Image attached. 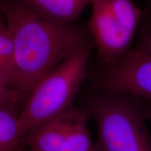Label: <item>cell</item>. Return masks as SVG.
<instances>
[{
	"mask_svg": "<svg viewBox=\"0 0 151 151\" xmlns=\"http://www.w3.org/2000/svg\"><path fill=\"white\" fill-rule=\"evenodd\" d=\"M20 140L19 114L14 106L0 104V151H16Z\"/></svg>",
	"mask_w": 151,
	"mask_h": 151,
	"instance_id": "cell-8",
	"label": "cell"
},
{
	"mask_svg": "<svg viewBox=\"0 0 151 151\" xmlns=\"http://www.w3.org/2000/svg\"><path fill=\"white\" fill-rule=\"evenodd\" d=\"M1 16L2 14L0 11V76L5 84L8 86L14 54V45L8 26Z\"/></svg>",
	"mask_w": 151,
	"mask_h": 151,
	"instance_id": "cell-9",
	"label": "cell"
},
{
	"mask_svg": "<svg viewBox=\"0 0 151 151\" xmlns=\"http://www.w3.org/2000/svg\"><path fill=\"white\" fill-rule=\"evenodd\" d=\"M86 109L71 106L21 139L35 151H97L88 127Z\"/></svg>",
	"mask_w": 151,
	"mask_h": 151,
	"instance_id": "cell-6",
	"label": "cell"
},
{
	"mask_svg": "<svg viewBox=\"0 0 151 151\" xmlns=\"http://www.w3.org/2000/svg\"><path fill=\"white\" fill-rule=\"evenodd\" d=\"M93 47L82 49L46 74L28 94L19 113L21 139L37 126L72 106L86 78Z\"/></svg>",
	"mask_w": 151,
	"mask_h": 151,
	"instance_id": "cell-3",
	"label": "cell"
},
{
	"mask_svg": "<svg viewBox=\"0 0 151 151\" xmlns=\"http://www.w3.org/2000/svg\"><path fill=\"white\" fill-rule=\"evenodd\" d=\"M16 151H35V150H31V149H29V148H27V149H26V150H24V149H17V150Z\"/></svg>",
	"mask_w": 151,
	"mask_h": 151,
	"instance_id": "cell-13",
	"label": "cell"
},
{
	"mask_svg": "<svg viewBox=\"0 0 151 151\" xmlns=\"http://www.w3.org/2000/svg\"><path fill=\"white\" fill-rule=\"evenodd\" d=\"M144 101L146 103L147 111H148V122H150L151 123V101L150 100H144Z\"/></svg>",
	"mask_w": 151,
	"mask_h": 151,
	"instance_id": "cell-11",
	"label": "cell"
},
{
	"mask_svg": "<svg viewBox=\"0 0 151 151\" xmlns=\"http://www.w3.org/2000/svg\"><path fill=\"white\" fill-rule=\"evenodd\" d=\"M95 85L98 90L121 92L151 101V23L144 14L134 44L120 59L102 67Z\"/></svg>",
	"mask_w": 151,
	"mask_h": 151,
	"instance_id": "cell-5",
	"label": "cell"
},
{
	"mask_svg": "<svg viewBox=\"0 0 151 151\" xmlns=\"http://www.w3.org/2000/svg\"><path fill=\"white\" fill-rule=\"evenodd\" d=\"M43 18L62 24H74L91 0H18Z\"/></svg>",
	"mask_w": 151,
	"mask_h": 151,
	"instance_id": "cell-7",
	"label": "cell"
},
{
	"mask_svg": "<svg viewBox=\"0 0 151 151\" xmlns=\"http://www.w3.org/2000/svg\"><path fill=\"white\" fill-rule=\"evenodd\" d=\"M1 0H0V8H1Z\"/></svg>",
	"mask_w": 151,
	"mask_h": 151,
	"instance_id": "cell-14",
	"label": "cell"
},
{
	"mask_svg": "<svg viewBox=\"0 0 151 151\" xmlns=\"http://www.w3.org/2000/svg\"><path fill=\"white\" fill-rule=\"evenodd\" d=\"M0 78H1V76H0Z\"/></svg>",
	"mask_w": 151,
	"mask_h": 151,
	"instance_id": "cell-15",
	"label": "cell"
},
{
	"mask_svg": "<svg viewBox=\"0 0 151 151\" xmlns=\"http://www.w3.org/2000/svg\"><path fill=\"white\" fill-rule=\"evenodd\" d=\"M27 94L10 88L0 78V104L14 106L22 101Z\"/></svg>",
	"mask_w": 151,
	"mask_h": 151,
	"instance_id": "cell-10",
	"label": "cell"
},
{
	"mask_svg": "<svg viewBox=\"0 0 151 151\" xmlns=\"http://www.w3.org/2000/svg\"><path fill=\"white\" fill-rule=\"evenodd\" d=\"M143 14L151 23V0H148V9H147L146 12H143Z\"/></svg>",
	"mask_w": 151,
	"mask_h": 151,
	"instance_id": "cell-12",
	"label": "cell"
},
{
	"mask_svg": "<svg viewBox=\"0 0 151 151\" xmlns=\"http://www.w3.org/2000/svg\"><path fill=\"white\" fill-rule=\"evenodd\" d=\"M0 11L14 45L8 86L27 94L55 67L93 47L88 25L62 24L37 15L18 0H1Z\"/></svg>",
	"mask_w": 151,
	"mask_h": 151,
	"instance_id": "cell-1",
	"label": "cell"
},
{
	"mask_svg": "<svg viewBox=\"0 0 151 151\" xmlns=\"http://www.w3.org/2000/svg\"><path fill=\"white\" fill-rule=\"evenodd\" d=\"M86 110L96 122L97 151H151L144 100L121 92L98 90Z\"/></svg>",
	"mask_w": 151,
	"mask_h": 151,
	"instance_id": "cell-2",
	"label": "cell"
},
{
	"mask_svg": "<svg viewBox=\"0 0 151 151\" xmlns=\"http://www.w3.org/2000/svg\"><path fill=\"white\" fill-rule=\"evenodd\" d=\"M88 24L101 67L124 56L133 46L143 12L133 0H91Z\"/></svg>",
	"mask_w": 151,
	"mask_h": 151,
	"instance_id": "cell-4",
	"label": "cell"
}]
</instances>
